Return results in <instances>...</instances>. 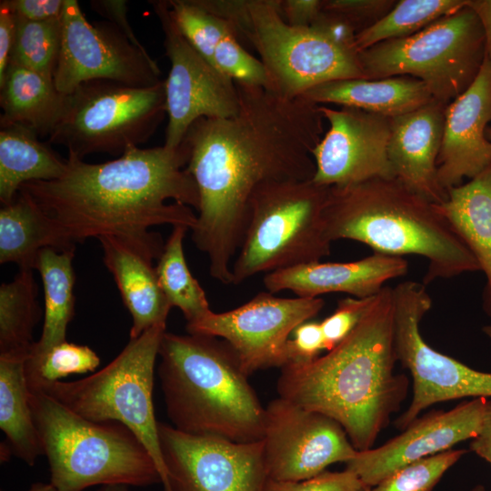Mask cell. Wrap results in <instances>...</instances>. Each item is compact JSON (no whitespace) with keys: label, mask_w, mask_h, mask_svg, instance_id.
Returning a JSON list of instances; mask_svg holds the SVG:
<instances>
[{"label":"cell","mask_w":491,"mask_h":491,"mask_svg":"<svg viewBox=\"0 0 491 491\" xmlns=\"http://www.w3.org/2000/svg\"><path fill=\"white\" fill-rule=\"evenodd\" d=\"M301 97L318 105L355 107L389 118L434 100L421 80L408 75L330 81L310 88Z\"/></svg>","instance_id":"25"},{"label":"cell","mask_w":491,"mask_h":491,"mask_svg":"<svg viewBox=\"0 0 491 491\" xmlns=\"http://www.w3.org/2000/svg\"><path fill=\"white\" fill-rule=\"evenodd\" d=\"M318 106L328 128L312 150L315 183L346 186L393 177L387 154L391 118L355 107Z\"/></svg>","instance_id":"18"},{"label":"cell","mask_w":491,"mask_h":491,"mask_svg":"<svg viewBox=\"0 0 491 491\" xmlns=\"http://www.w3.org/2000/svg\"><path fill=\"white\" fill-rule=\"evenodd\" d=\"M329 190L312 179L261 185L250 202L248 224L232 265V284L328 256L332 242L325 208Z\"/></svg>","instance_id":"8"},{"label":"cell","mask_w":491,"mask_h":491,"mask_svg":"<svg viewBox=\"0 0 491 491\" xmlns=\"http://www.w3.org/2000/svg\"><path fill=\"white\" fill-rule=\"evenodd\" d=\"M325 222L331 242L349 239L375 253L424 257L427 261L425 285L480 270L437 204L395 177L330 186Z\"/></svg>","instance_id":"4"},{"label":"cell","mask_w":491,"mask_h":491,"mask_svg":"<svg viewBox=\"0 0 491 491\" xmlns=\"http://www.w3.org/2000/svg\"><path fill=\"white\" fill-rule=\"evenodd\" d=\"M285 346L282 366L300 365L317 358L326 350L320 322L306 321L292 333Z\"/></svg>","instance_id":"40"},{"label":"cell","mask_w":491,"mask_h":491,"mask_svg":"<svg viewBox=\"0 0 491 491\" xmlns=\"http://www.w3.org/2000/svg\"><path fill=\"white\" fill-rule=\"evenodd\" d=\"M262 441L268 478L277 481L312 478L357 453L335 419L279 396L266 407Z\"/></svg>","instance_id":"17"},{"label":"cell","mask_w":491,"mask_h":491,"mask_svg":"<svg viewBox=\"0 0 491 491\" xmlns=\"http://www.w3.org/2000/svg\"><path fill=\"white\" fill-rule=\"evenodd\" d=\"M321 297H278L260 292L244 305L222 313L212 310L186 323L189 334L227 342L247 376L268 367H280L284 349L293 331L324 307Z\"/></svg>","instance_id":"16"},{"label":"cell","mask_w":491,"mask_h":491,"mask_svg":"<svg viewBox=\"0 0 491 491\" xmlns=\"http://www.w3.org/2000/svg\"><path fill=\"white\" fill-rule=\"evenodd\" d=\"M394 1L384 0H327L323 1V9L336 15L356 30L365 22L374 24L394 6ZM357 32V31H356ZM359 32V31H358Z\"/></svg>","instance_id":"41"},{"label":"cell","mask_w":491,"mask_h":491,"mask_svg":"<svg viewBox=\"0 0 491 491\" xmlns=\"http://www.w3.org/2000/svg\"><path fill=\"white\" fill-rule=\"evenodd\" d=\"M0 201L11 204L22 185L61 177L67 166L37 134L20 124L0 121Z\"/></svg>","instance_id":"28"},{"label":"cell","mask_w":491,"mask_h":491,"mask_svg":"<svg viewBox=\"0 0 491 491\" xmlns=\"http://www.w3.org/2000/svg\"><path fill=\"white\" fill-rule=\"evenodd\" d=\"M29 401L57 491L162 483L154 458L125 426L86 419L38 390L29 389Z\"/></svg>","instance_id":"7"},{"label":"cell","mask_w":491,"mask_h":491,"mask_svg":"<svg viewBox=\"0 0 491 491\" xmlns=\"http://www.w3.org/2000/svg\"><path fill=\"white\" fill-rule=\"evenodd\" d=\"M74 256L75 251L60 252L53 248H44L37 255L35 269L44 287V324L28 362L38 361L53 346L66 341L67 326L75 313Z\"/></svg>","instance_id":"30"},{"label":"cell","mask_w":491,"mask_h":491,"mask_svg":"<svg viewBox=\"0 0 491 491\" xmlns=\"http://www.w3.org/2000/svg\"><path fill=\"white\" fill-rule=\"evenodd\" d=\"M16 18L43 22L62 17L65 0H8Z\"/></svg>","instance_id":"42"},{"label":"cell","mask_w":491,"mask_h":491,"mask_svg":"<svg viewBox=\"0 0 491 491\" xmlns=\"http://www.w3.org/2000/svg\"><path fill=\"white\" fill-rule=\"evenodd\" d=\"M129 486L125 485L101 486L96 491H129Z\"/></svg>","instance_id":"49"},{"label":"cell","mask_w":491,"mask_h":491,"mask_svg":"<svg viewBox=\"0 0 491 491\" xmlns=\"http://www.w3.org/2000/svg\"><path fill=\"white\" fill-rule=\"evenodd\" d=\"M375 296H349L338 302L336 310L320 322L326 350L334 348L353 331L370 307Z\"/></svg>","instance_id":"38"},{"label":"cell","mask_w":491,"mask_h":491,"mask_svg":"<svg viewBox=\"0 0 491 491\" xmlns=\"http://www.w3.org/2000/svg\"><path fill=\"white\" fill-rule=\"evenodd\" d=\"M103 261L113 276L125 306L132 316L130 338L166 323L172 308L158 284L154 259L165 244L158 233L145 238L105 235L97 238Z\"/></svg>","instance_id":"21"},{"label":"cell","mask_w":491,"mask_h":491,"mask_svg":"<svg viewBox=\"0 0 491 491\" xmlns=\"http://www.w3.org/2000/svg\"><path fill=\"white\" fill-rule=\"evenodd\" d=\"M280 14L284 20L296 26L314 24L323 13V1L319 0H280Z\"/></svg>","instance_id":"44"},{"label":"cell","mask_w":491,"mask_h":491,"mask_svg":"<svg viewBox=\"0 0 491 491\" xmlns=\"http://www.w3.org/2000/svg\"><path fill=\"white\" fill-rule=\"evenodd\" d=\"M16 32V16L8 0L0 2V81L9 65Z\"/></svg>","instance_id":"45"},{"label":"cell","mask_w":491,"mask_h":491,"mask_svg":"<svg viewBox=\"0 0 491 491\" xmlns=\"http://www.w3.org/2000/svg\"><path fill=\"white\" fill-rule=\"evenodd\" d=\"M491 62L486 55L470 86L446 106L437 178L446 192L491 165Z\"/></svg>","instance_id":"20"},{"label":"cell","mask_w":491,"mask_h":491,"mask_svg":"<svg viewBox=\"0 0 491 491\" xmlns=\"http://www.w3.org/2000/svg\"><path fill=\"white\" fill-rule=\"evenodd\" d=\"M167 3L182 34L215 68L237 83L266 86L262 63L242 45L228 22L202 9L193 0Z\"/></svg>","instance_id":"24"},{"label":"cell","mask_w":491,"mask_h":491,"mask_svg":"<svg viewBox=\"0 0 491 491\" xmlns=\"http://www.w3.org/2000/svg\"><path fill=\"white\" fill-rule=\"evenodd\" d=\"M486 400V397H475L451 410H434L417 417L384 445L357 451L346 463V469L371 488L413 462L452 449L476 436Z\"/></svg>","instance_id":"19"},{"label":"cell","mask_w":491,"mask_h":491,"mask_svg":"<svg viewBox=\"0 0 491 491\" xmlns=\"http://www.w3.org/2000/svg\"><path fill=\"white\" fill-rule=\"evenodd\" d=\"M166 324L130 338L120 354L95 374L72 382L40 384L41 391L77 415L95 422H117L129 428L154 458L165 482L155 416V367Z\"/></svg>","instance_id":"9"},{"label":"cell","mask_w":491,"mask_h":491,"mask_svg":"<svg viewBox=\"0 0 491 491\" xmlns=\"http://www.w3.org/2000/svg\"><path fill=\"white\" fill-rule=\"evenodd\" d=\"M280 0H244L233 29L258 54L266 88L284 98L335 80L366 79L355 43L356 30L326 12L311 25L287 24Z\"/></svg>","instance_id":"6"},{"label":"cell","mask_w":491,"mask_h":491,"mask_svg":"<svg viewBox=\"0 0 491 491\" xmlns=\"http://www.w3.org/2000/svg\"><path fill=\"white\" fill-rule=\"evenodd\" d=\"M92 9L114 24L138 49L148 53L133 32L127 19V2L123 0H93Z\"/></svg>","instance_id":"43"},{"label":"cell","mask_w":491,"mask_h":491,"mask_svg":"<svg viewBox=\"0 0 491 491\" xmlns=\"http://www.w3.org/2000/svg\"><path fill=\"white\" fill-rule=\"evenodd\" d=\"M469 448L491 465V397L486 400L480 429L471 439Z\"/></svg>","instance_id":"46"},{"label":"cell","mask_w":491,"mask_h":491,"mask_svg":"<svg viewBox=\"0 0 491 491\" xmlns=\"http://www.w3.org/2000/svg\"><path fill=\"white\" fill-rule=\"evenodd\" d=\"M397 359L413 380L407 409L396 420L404 430L434 404L466 397H491V373L473 369L438 352L423 338L420 324L432 306L426 285L405 281L393 287Z\"/></svg>","instance_id":"12"},{"label":"cell","mask_w":491,"mask_h":491,"mask_svg":"<svg viewBox=\"0 0 491 491\" xmlns=\"http://www.w3.org/2000/svg\"><path fill=\"white\" fill-rule=\"evenodd\" d=\"M64 101L53 81L16 65L10 64L0 81V121L23 125L38 136H49Z\"/></svg>","instance_id":"29"},{"label":"cell","mask_w":491,"mask_h":491,"mask_svg":"<svg viewBox=\"0 0 491 491\" xmlns=\"http://www.w3.org/2000/svg\"><path fill=\"white\" fill-rule=\"evenodd\" d=\"M393 287L378 292L353 331L325 356L281 367L279 397L338 422L357 451L373 448L405 401L409 380L395 373Z\"/></svg>","instance_id":"3"},{"label":"cell","mask_w":491,"mask_h":491,"mask_svg":"<svg viewBox=\"0 0 491 491\" xmlns=\"http://www.w3.org/2000/svg\"><path fill=\"white\" fill-rule=\"evenodd\" d=\"M185 225H175L157 259L155 273L167 301L178 307L187 323L195 321L211 310L206 295L191 274L183 248Z\"/></svg>","instance_id":"33"},{"label":"cell","mask_w":491,"mask_h":491,"mask_svg":"<svg viewBox=\"0 0 491 491\" xmlns=\"http://www.w3.org/2000/svg\"><path fill=\"white\" fill-rule=\"evenodd\" d=\"M366 484L353 472L323 473L302 481H277L268 478L264 491H369Z\"/></svg>","instance_id":"39"},{"label":"cell","mask_w":491,"mask_h":491,"mask_svg":"<svg viewBox=\"0 0 491 491\" xmlns=\"http://www.w3.org/2000/svg\"><path fill=\"white\" fill-rule=\"evenodd\" d=\"M54 85L63 95L84 83L105 80L132 86L158 84L157 63L110 22L90 23L76 0H65Z\"/></svg>","instance_id":"13"},{"label":"cell","mask_w":491,"mask_h":491,"mask_svg":"<svg viewBox=\"0 0 491 491\" xmlns=\"http://www.w3.org/2000/svg\"><path fill=\"white\" fill-rule=\"evenodd\" d=\"M28 491H57V489L51 483H34Z\"/></svg>","instance_id":"48"},{"label":"cell","mask_w":491,"mask_h":491,"mask_svg":"<svg viewBox=\"0 0 491 491\" xmlns=\"http://www.w3.org/2000/svg\"><path fill=\"white\" fill-rule=\"evenodd\" d=\"M469 0H402L382 18L356 35L357 50L414 35L431 23L468 5Z\"/></svg>","instance_id":"34"},{"label":"cell","mask_w":491,"mask_h":491,"mask_svg":"<svg viewBox=\"0 0 491 491\" xmlns=\"http://www.w3.org/2000/svg\"><path fill=\"white\" fill-rule=\"evenodd\" d=\"M158 356L164 402L174 427L237 443L262 440L266 407L227 342L165 331Z\"/></svg>","instance_id":"5"},{"label":"cell","mask_w":491,"mask_h":491,"mask_svg":"<svg viewBox=\"0 0 491 491\" xmlns=\"http://www.w3.org/2000/svg\"><path fill=\"white\" fill-rule=\"evenodd\" d=\"M100 365L98 355L88 346L67 341L53 346L36 362H25V376L29 388L44 383H53L73 374L95 371Z\"/></svg>","instance_id":"36"},{"label":"cell","mask_w":491,"mask_h":491,"mask_svg":"<svg viewBox=\"0 0 491 491\" xmlns=\"http://www.w3.org/2000/svg\"><path fill=\"white\" fill-rule=\"evenodd\" d=\"M486 136L488 140L491 142V127L486 129Z\"/></svg>","instance_id":"52"},{"label":"cell","mask_w":491,"mask_h":491,"mask_svg":"<svg viewBox=\"0 0 491 491\" xmlns=\"http://www.w3.org/2000/svg\"><path fill=\"white\" fill-rule=\"evenodd\" d=\"M486 55L483 25L468 3L412 35L360 51L359 58L366 79L412 76L447 105L474 82Z\"/></svg>","instance_id":"10"},{"label":"cell","mask_w":491,"mask_h":491,"mask_svg":"<svg viewBox=\"0 0 491 491\" xmlns=\"http://www.w3.org/2000/svg\"><path fill=\"white\" fill-rule=\"evenodd\" d=\"M63 227L25 191L0 209V263H15L19 269H35L44 248L75 251Z\"/></svg>","instance_id":"26"},{"label":"cell","mask_w":491,"mask_h":491,"mask_svg":"<svg viewBox=\"0 0 491 491\" xmlns=\"http://www.w3.org/2000/svg\"><path fill=\"white\" fill-rule=\"evenodd\" d=\"M484 334L491 339V325L489 326H485L483 328H482Z\"/></svg>","instance_id":"50"},{"label":"cell","mask_w":491,"mask_h":491,"mask_svg":"<svg viewBox=\"0 0 491 491\" xmlns=\"http://www.w3.org/2000/svg\"><path fill=\"white\" fill-rule=\"evenodd\" d=\"M446 106L433 100L392 117L387 148L393 177L436 204L447 197L437 178Z\"/></svg>","instance_id":"23"},{"label":"cell","mask_w":491,"mask_h":491,"mask_svg":"<svg viewBox=\"0 0 491 491\" xmlns=\"http://www.w3.org/2000/svg\"><path fill=\"white\" fill-rule=\"evenodd\" d=\"M437 208L485 274L483 310L491 318V165L466 184L449 189Z\"/></svg>","instance_id":"27"},{"label":"cell","mask_w":491,"mask_h":491,"mask_svg":"<svg viewBox=\"0 0 491 491\" xmlns=\"http://www.w3.org/2000/svg\"><path fill=\"white\" fill-rule=\"evenodd\" d=\"M236 85V114L198 119L182 142L199 194L192 240L206 255L211 276L224 285L232 284V261L255 191L269 182L313 179L312 150L325 134L318 105L260 85Z\"/></svg>","instance_id":"1"},{"label":"cell","mask_w":491,"mask_h":491,"mask_svg":"<svg viewBox=\"0 0 491 491\" xmlns=\"http://www.w3.org/2000/svg\"><path fill=\"white\" fill-rule=\"evenodd\" d=\"M165 491H264L263 441L237 443L182 432L158 421Z\"/></svg>","instance_id":"14"},{"label":"cell","mask_w":491,"mask_h":491,"mask_svg":"<svg viewBox=\"0 0 491 491\" xmlns=\"http://www.w3.org/2000/svg\"><path fill=\"white\" fill-rule=\"evenodd\" d=\"M33 269H19L0 286V354L30 355L33 334L41 316Z\"/></svg>","instance_id":"32"},{"label":"cell","mask_w":491,"mask_h":491,"mask_svg":"<svg viewBox=\"0 0 491 491\" xmlns=\"http://www.w3.org/2000/svg\"><path fill=\"white\" fill-rule=\"evenodd\" d=\"M28 356L0 354V428L11 453L33 466L43 450L29 401L25 376Z\"/></svg>","instance_id":"31"},{"label":"cell","mask_w":491,"mask_h":491,"mask_svg":"<svg viewBox=\"0 0 491 491\" xmlns=\"http://www.w3.org/2000/svg\"><path fill=\"white\" fill-rule=\"evenodd\" d=\"M408 262L401 256L375 253L346 263L315 262L266 274L265 287L270 293L291 291L299 297H320L345 293L353 297L376 296L385 284L405 276Z\"/></svg>","instance_id":"22"},{"label":"cell","mask_w":491,"mask_h":491,"mask_svg":"<svg viewBox=\"0 0 491 491\" xmlns=\"http://www.w3.org/2000/svg\"><path fill=\"white\" fill-rule=\"evenodd\" d=\"M471 491H486V489L482 485H477L475 487H473Z\"/></svg>","instance_id":"51"},{"label":"cell","mask_w":491,"mask_h":491,"mask_svg":"<svg viewBox=\"0 0 491 491\" xmlns=\"http://www.w3.org/2000/svg\"><path fill=\"white\" fill-rule=\"evenodd\" d=\"M164 35L170 69L165 79L167 125L164 145L178 147L200 118H225L236 114V82L215 68L178 28L167 1H151Z\"/></svg>","instance_id":"15"},{"label":"cell","mask_w":491,"mask_h":491,"mask_svg":"<svg viewBox=\"0 0 491 491\" xmlns=\"http://www.w3.org/2000/svg\"><path fill=\"white\" fill-rule=\"evenodd\" d=\"M61 38V18L43 22L16 18L15 39L9 65L27 68L53 81Z\"/></svg>","instance_id":"35"},{"label":"cell","mask_w":491,"mask_h":491,"mask_svg":"<svg viewBox=\"0 0 491 491\" xmlns=\"http://www.w3.org/2000/svg\"><path fill=\"white\" fill-rule=\"evenodd\" d=\"M449 449L413 462L371 487L369 491H432L443 475L466 454Z\"/></svg>","instance_id":"37"},{"label":"cell","mask_w":491,"mask_h":491,"mask_svg":"<svg viewBox=\"0 0 491 491\" xmlns=\"http://www.w3.org/2000/svg\"><path fill=\"white\" fill-rule=\"evenodd\" d=\"M184 143L132 147L104 163H86L68 155L64 175L51 181L22 185L34 201L65 231L75 243L112 235L145 238L161 225L196 223L199 194L186 165Z\"/></svg>","instance_id":"2"},{"label":"cell","mask_w":491,"mask_h":491,"mask_svg":"<svg viewBox=\"0 0 491 491\" xmlns=\"http://www.w3.org/2000/svg\"><path fill=\"white\" fill-rule=\"evenodd\" d=\"M469 5L481 20L486 37V53L491 62V0H469Z\"/></svg>","instance_id":"47"},{"label":"cell","mask_w":491,"mask_h":491,"mask_svg":"<svg viewBox=\"0 0 491 491\" xmlns=\"http://www.w3.org/2000/svg\"><path fill=\"white\" fill-rule=\"evenodd\" d=\"M166 115L165 81L132 86L97 80L65 95L61 116L48 136L68 155L94 153L122 155L145 143Z\"/></svg>","instance_id":"11"}]
</instances>
